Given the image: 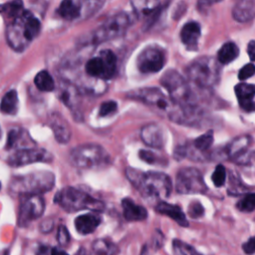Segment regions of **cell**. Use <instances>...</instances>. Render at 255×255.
Instances as JSON below:
<instances>
[{
	"label": "cell",
	"instance_id": "44dd1931",
	"mask_svg": "<svg viewBox=\"0 0 255 255\" xmlns=\"http://www.w3.org/2000/svg\"><path fill=\"white\" fill-rule=\"evenodd\" d=\"M155 210L160 214L170 217L172 220H174L177 224H179L182 227L188 226V221L186 219L185 214L177 205H173L162 200L155 205Z\"/></svg>",
	"mask_w": 255,
	"mask_h": 255
},
{
	"label": "cell",
	"instance_id": "5bb4252c",
	"mask_svg": "<svg viewBox=\"0 0 255 255\" xmlns=\"http://www.w3.org/2000/svg\"><path fill=\"white\" fill-rule=\"evenodd\" d=\"M6 38L11 48L17 51L24 50L27 47V45L30 43L27 41L24 34L23 15L17 18L16 20L12 21V23L8 25L6 30Z\"/></svg>",
	"mask_w": 255,
	"mask_h": 255
},
{
	"label": "cell",
	"instance_id": "9c48e42d",
	"mask_svg": "<svg viewBox=\"0 0 255 255\" xmlns=\"http://www.w3.org/2000/svg\"><path fill=\"white\" fill-rule=\"evenodd\" d=\"M175 190L181 194L205 193L207 186L201 172L197 168L183 167L176 173Z\"/></svg>",
	"mask_w": 255,
	"mask_h": 255
},
{
	"label": "cell",
	"instance_id": "1f68e13d",
	"mask_svg": "<svg viewBox=\"0 0 255 255\" xmlns=\"http://www.w3.org/2000/svg\"><path fill=\"white\" fill-rule=\"evenodd\" d=\"M36 87L43 92H51L55 89V82L52 76L47 71L39 72L35 77Z\"/></svg>",
	"mask_w": 255,
	"mask_h": 255
},
{
	"label": "cell",
	"instance_id": "d4e9b609",
	"mask_svg": "<svg viewBox=\"0 0 255 255\" xmlns=\"http://www.w3.org/2000/svg\"><path fill=\"white\" fill-rule=\"evenodd\" d=\"M82 0H63L59 6V13L66 20H74L82 14Z\"/></svg>",
	"mask_w": 255,
	"mask_h": 255
},
{
	"label": "cell",
	"instance_id": "8d00e7d4",
	"mask_svg": "<svg viewBox=\"0 0 255 255\" xmlns=\"http://www.w3.org/2000/svg\"><path fill=\"white\" fill-rule=\"evenodd\" d=\"M211 179H212L213 184L216 187H221L224 184L225 179H226V170H225V167L222 164H218L215 167V169L212 173Z\"/></svg>",
	"mask_w": 255,
	"mask_h": 255
},
{
	"label": "cell",
	"instance_id": "484cf974",
	"mask_svg": "<svg viewBox=\"0 0 255 255\" xmlns=\"http://www.w3.org/2000/svg\"><path fill=\"white\" fill-rule=\"evenodd\" d=\"M130 4L137 17H147L158 8L159 0H130Z\"/></svg>",
	"mask_w": 255,
	"mask_h": 255
},
{
	"label": "cell",
	"instance_id": "f35d334b",
	"mask_svg": "<svg viewBox=\"0 0 255 255\" xmlns=\"http://www.w3.org/2000/svg\"><path fill=\"white\" fill-rule=\"evenodd\" d=\"M188 215L193 219H198L204 215V207L199 201H193L188 205Z\"/></svg>",
	"mask_w": 255,
	"mask_h": 255
},
{
	"label": "cell",
	"instance_id": "bcb514c9",
	"mask_svg": "<svg viewBox=\"0 0 255 255\" xmlns=\"http://www.w3.org/2000/svg\"><path fill=\"white\" fill-rule=\"evenodd\" d=\"M51 255H69V254L66 253L65 251L61 250L60 248L54 247V248H52V250H51Z\"/></svg>",
	"mask_w": 255,
	"mask_h": 255
},
{
	"label": "cell",
	"instance_id": "f546056e",
	"mask_svg": "<svg viewBox=\"0 0 255 255\" xmlns=\"http://www.w3.org/2000/svg\"><path fill=\"white\" fill-rule=\"evenodd\" d=\"M0 111L7 115H15L18 111V96L14 90L4 95L0 103Z\"/></svg>",
	"mask_w": 255,
	"mask_h": 255
},
{
	"label": "cell",
	"instance_id": "f1b7e54d",
	"mask_svg": "<svg viewBox=\"0 0 255 255\" xmlns=\"http://www.w3.org/2000/svg\"><path fill=\"white\" fill-rule=\"evenodd\" d=\"M118 252L117 245L108 239L94 241L91 248V255H117Z\"/></svg>",
	"mask_w": 255,
	"mask_h": 255
},
{
	"label": "cell",
	"instance_id": "3957f363",
	"mask_svg": "<svg viewBox=\"0 0 255 255\" xmlns=\"http://www.w3.org/2000/svg\"><path fill=\"white\" fill-rule=\"evenodd\" d=\"M55 184V175L50 171H37L14 177L9 190L16 195H40L50 191Z\"/></svg>",
	"mask_w": 255,
	"mask_h": 255
},
{
	"label": "cell",
	"instance_id": "ba28073f",
	"mask_svg": "<svg viewBox=\"0 0 255 255\" xmlns=\"http://www.w3.org/2000/svg\"><path fill=\"white\" fill-rule=\"evenodd\" d=\"M131 24L130 17L124 12L118 13L107 19L94 31L92 42L99 44L123 36Z\"/></svg>",
	"mask_w": 255,
	"mask_h": 255
},
{
	"label": "cell",
	"instance_id": "7bdbcfd3",
	"mask_svg": "<svg viewBox=\"0 0 255 255\" xmlns=\"http://www.w3.org/2000/svg\"><path fill=\"white\" fill-rule=\"evenodd\" d=\"M138 155L139 157L147 162V163H150V164H153L155 162H157V156L156 154H154L153 152L149 151V150H145V149H141L139 152H138Z\"/></svg>",
	"mask_w": 255,
	"mask_h": 255
},
{
	"label": "cell",
	"instance_id": "74e56055",
	"mask_svg": "<svg viewBox=\"0 0 255 255\" xmlns=\"http://www.w3.org/2000/svg\"><path fill=\"white\" fill-rule=\"evenodd\" d=\"M103 0H85L82 7V13L85 16H91L102 6Z\"/></svg>",
	"mask_w": 255,
	"mask_h": 255
},
{
	"label": "cell",
	"instance_id": "83f0119b",
	"mask_svg": "<svg viewBox=\"0 0 255 255\" xmlns=\"http://www.w3.org/2000/svg\"><path fill=\"white\" fill-rule=\"evenodd\" d=\"M239 55V48L233 42H226L217 53V60L221 65H227L234 61Z\"/></svg>",
	"mask_w": 255,
	"mask_h": 255
},
{
	"label": "cell",
	"instance_id": "52a82bcc",
	"mask_svg": "<svg viewBox=\"0 0 255 255\" xmlns=\"http://www.w3.org/2000/svg\"><path fill=\"white\" fill-rule=\"evenodd\" d=\"M69 159L78 168H102L111 162L109 152L103 146L95 143L76 146L70 152Z\"/></svg>",
	"mask_w": 255,
	"mask_h": 255
},
{
	"label": "cell",
	"instance_id": "9a60e30c",
	"mask_svg": "<svg viewBox=\"0 0 255 255\" xmlns=\"http://www.w3.org/2000/svg\"><path fill=\"white\" fill-rule=\"evenodd\" d=\"M140 138L148 146L161 148L165 143L163 129L156 124H147L140 129Z\"/></svg>",
	"mask_w": 255,
	"mask_h": 255
},
{
	"label": "cell",
	"instance_id": "277c9868",
	"mask_svg": "<svg viewBox=\"0 0 255 255\" xmlns=\"http://www.w3.org/2000/svg\"><path fill=\"white\" fill-rule=\"evenodd\" d=\"M129 97L149 106L157 113L164 115L170 121L179 124L181 111L180 108L157 88H142L130 92Z\"/></svg>",
	"mask_w": 255,
	"mask_h": 255
},
{
	"label": "cell",
	"instance_id": "7c38bea8",
	"mask_svg": "<svg viewBox=\"0 0 255 255\" xmlns=\"http://www.w3.org/2000/svg\"><path fill=\"white\" fill-rule=\"evenodd\" d=\"M18 213V225L27 226L35 219L39 218L45 209V200L41 195L23 196Z\"/></svg>",
	"mask_w": 255,
	"mask_h": 255
},
{
	"label": "cell",
	"instance_id": "60d3db41",
	"mask_svg": "<svg viewBox=\"0 0 255 255\" xmlns=\"http://www.w3.org/2000/svg\"><path fill=\"white\" fill-rule=\"evenodd\" d=\"M255 75V65L252 63H248L244 65L238 72V79L241 81H245Z\"/></svg>",
	"mask_w": 255,
	"mask_h": 255
},
{
	"label": "cell",
	"instance_id": "7a4b0ae2",
	"mask_svg": "<svg viewBox=\"0 0 255 255\" xmlns=\"http://www.w3.org/2000/svg\"><path fill=\"white\" fill-rule=\"evenodd\" d=\"M126 175L129 182L148 201L159 202L167 198L171 192V180L162 172L147 171L128 167Z\"/></svg>",
	"mask_w": 255,
	"mask_h": 255
},
{
	"label": "cell",
	"instance_id": "603a6c76",
	"mask_svg": "<svg viewBox=\"0 0 255 255\" xmlns=\"http://www.w3.org/2000/svg\"><path fill=\"white\" fill-rule=\"evenodd\" d=\"M123 213L128 221H141L147 217V211L144 207L135 204L129 198L122 200Z\"/></svg>",
	"mask_w": 255,
	"mask_h": 255
},
{
	"label": "cell",
	"instance_id": "d6986e66",
	"mask_svg": "<svg viewBox=\"0 0 255 255\" xmlns=\"http://www.w3.org/2000/svg\"><path fill=\"white\" fill-rule=\"evenodd\" d=\"M200 36H201V27L195 21L187 22L181 28L180 39H181V42L188 49H194L197 47Z\"/></svg>",
	"mask_w": 255,
	"mask_h": 255
},
{
	"label": "cell",
	"instance_id": "8992f818",
	"mask_svg": "<svg viewBox=\"0 0 255 255\" xmlns=\"http://www.w3.org/2000/svg\"><path fill=\"white\" fill-rule=\"evenodd\" d=\"M54 200L67 212H75L84 209L101 212L105 208L102 201L89 195L85 191L72 186L64 187L58 191Z\"/></svg>",
	"mask_w": 255,
	"mask_h": 255
},
{
	"label": "cell",
	"instance_id": "ac0fdd59",
	"mask_svg": "<svg viewBox=\"0 0 255 255\" xmlns=\"http://www.w3.org/2000/svg\"><path fill=\"white\" fill-rule=\"evenodd\" d=\"M251 142L252 137L250 135H240L229 142V144L225 148V152L230 158L236 161H240L245 155Z\"/></svg>",
	"mask_w": 255,
	"mask_h": 255
},
{
	"label": "cell",
	"instance_id": "ab89813d",
	"mask_svg": "<svg viewBox=\"0 0 255 255\" xmlns=\"http://www.w3.org/2000/svg\"><path fill=\"white\" fill-rule=\"evenodd\" d=\"M117 103L114 102V101H108V102H105L101 105L100 107V110H99V115L101 117H107V116H110L112 114H114L116 111H117Z\"/></svg>",
	"mask_w": 255,
	"mask_h": 255
},
{
	"label": "cell",
	"instance_id": "6da1fadb",
	"mask_svg": "<svg viewBox=\"0 0 255 255\" xmlns=\"http://www.w3.org/2000/svg\"><path fill=\"white\" fill-rule=\"evenodd\" d=\"M160 84L167 91L169 98L180 108L179 125L194 126L201 121L203 115L196 97L189 83L177 71L167 70L161 76Z\"/></svg>",
	"mask_w": 255,
	"mask_h": 255
},
{
	"label": "cell",
	"instance_id": "d590c367",
	"mask_svg": "<svg viewBox=\"0 0 255 255\" xmlns=\"http://www.w3.org/2000/svg\"><path fill=\"white\" fill-rule=\"evenodd\" d=\"M236 207L242 212H252L255 209V193L245 194L237 202Z\"/></svg>",
	"mask_w": 255,
	"mask_h": 255
},
{
	"label": "cell",
	"instance_id": "e0dca14e",
	"mask_svg": "<svg viewBox=\"0 0 255 255\" xmlns=\"http://www.w3.org/2000/svg\"><path fill=\"white\" fill-rule=\"evenodd\" d=\"M232 17L239 23H247L255 19V0H236Z\"/></svg>",
	"mask_w": 255,
	"mask_h": 255
},
{
	"label": "cell",
	"instance_id": "681fc988",
	"mask_svg": "<svg viewBox=\"0 0 255 255\" xmlns=\"http://www.w3.org/2000/svg\"><path fill=\"white\" fill-rule=\"evenodd\" d=\"M0 189H1V183H0Z\"/></svg>",
	"mask_w": 255,
	"mask_h": 255
},
{
	"label": "cell",
	"instance_id": "5b68a950",
	"mask_svg": "<svg viewBox=\"0 0 255 255\" xmlns=\"http://www.w3.org/2000/svg\"><path fill=\"white\" fill-rule=\"evenodd\" d=\"M186 75L189 81L199 88H212L220 79V63L213 57H199L188 65Z\"/></svg>",
	"mask_w": 255,
	"mask_h": 255
},
{
	"label": "cell",
	"instance_id": "ffe728a7",
	"mask_svg": "<svg viewBox=\"0 0 255 255\" xmlns=\"http://www.w3.org/2000/svg\"><path fill=\"white\" fill-rule=\"evenodd\" d=\"M59 98L60 100L73 112H78L79 109V93L77 89L70 83L59 84Z\"/></svg>",
	"mask_w": 255,
	"mask_h": 255
},
{
	"label": "cell",
	"instance_id": "8fae6325",
	"mask_svg": "<svg viewBox=\"0 0 255 255\" xmlns=\"http://www.w3.org/2000/svg\"><path fill=\"white\" fill-rule=\"evenodd\" d=\"M165 53L159 47H146L137 56L136 64L141 73L150 74L159 72L165 64Z\"/></svg>",
	"mask_w": 255,
	"mask_h": 255
},
{
	"label": "cell",
	"instance_id": "7402d4cb",
	"mask_svg": "<svg viewBox=\"0 0 255 255\" xmlns=\"http://www.w3.org/2000/svg\"><path fill=\"white\" fill-rule=\"evenodd\" d=\"M50 127L54 131V135L57 141L61 143H66L70 140L71 129L66 123V121L59 115L53 114L50 117Z\"/></svg>",
	"mask_w": 255,
	"mask_h": 255
},
{
	"label": "cell",
	"instance_id": "f6af8a7d",
	"mask_svg": "<svg viewBox=\"0 0 255 255\" xmlns=\"http://www.w3.org/2000/svg\"><path fill=\"white\" fill-rule=\"evenodd\" d=\"M247 53L251 61H255V40H251L247 45Z\"/></svg>",
	"mask_w": 255,
	"mask_h": 255
},
{
	"label": "cell",
	"instance_id": "4fadbf2b",
	"mask_svg": "<svg viewBox=\"0 0 255 255\" xmlns=\"http://www.w3.org/2000/svg\"><path fill=\"white\" fill-rule=\"evenodd\" d=\"M53 160V155L43 148L27 147L21 148L11 154L8 158V164L13 167H19L33 162L43 161L50 162Z\"/></svg>",
	"mask_w": 255,
	"mask_h": 255
},
{
	"label": "cell",
	"instance_id": "b9f144b4",
	"mask_svg": "<svg viewBox=\"0 0 255 255\" xmlns=\"http://www.w3.org/2000/svg\"><path fill=\"white\" fill-rule=\"evenodd\" d=\"M57 240L58 243L62 246H66L69 244L70 242V234L69 231L67 230V228L64 225L59 226L58 228V232H57Z\"/></svg>",
	"mask_w": 255,
	"mask_h": 255
},
{
	"label": "cell",
	"instance_id": "836d02e7",
	"mask_svg": "<svg viewBox=\"0 0 255 255\" xmlns=\"http://www.w3.org/2000/svg\"><path fill=\"white\" fill-rule=\"evenodd\" d=\"M29 137V135L26 133L25 130L20 129V128H13L9 131L8 133V138H7V142H6V149H11L14 148L17 145H21L23 142L22 139Z\"/></svg>",
	"mask_w": 255,
	"mask_h": 255
},
{
	"label": "cell",
	"instance_id": "c3c4849f",
	"mask_svg": "<svg viewBox=\"0 0 255 255\" xmlns=\"http://www.w3.org/2000/svg\"><path fill=\"white\" fill-rule=\"evenodd\" d=\"M0 137H1V128H0Z\"/></svg>",
	"mask_w": 255,
	"mask_h": 255
},
{
	"label": "cell",
	"instance_id": "d6a6232c",
	"mask_svg": "<svg viewBox=\"0 0 255 255\" xmlns=\"http://www.w3.org/2000/svg\"><path fill=\"white\" fill-rule=\"evenodd\" d=\"M212 143H213V131L208 130L205 133L201 134L200 136L196 137L191 143V145L195 150L204 152L212 145Z\"/></svg>",
	"mask_w": 255,
	"mask_h": 255
},
{
	"label": "cell",
	"instance_id": "ee69618b",
	"mask_svg": "<svg viewBox=\"0 0 255 255\" xmlns=\"http://www.w3.org/2000/svg\"><path fill=\"white\" fill-rule=\"evenodd\" d=\"M242 249L244 253L247 255L255 254V236L251 237L246 242H244L242 245Z\"/></svg>",
	"mask_w": 255,
	"mask_h": 255
},
{
	"label": "cell",
	"instance_id": "cb8c5ba5",
	"mask_svg": "<svg viewBox=\"0 0 255 255\" xmlns=\"http://www.w3.org/2000/svg\"><path fill=\"white\" fill-rule=\"evenodd\" d=\"M100 223H101V218L92 213L80 215L75 219L76 230L82 235L93 233L97 229Z\"/></svg>",
	"mask_w": 255,
	"mask_h": 255
},
{
	"label": "cell",
	"instance_id": "2e32d148",
	"mask_svg": "<svg viewBox=\"0 0 255 255\" xmlns=\"http://www.w3.org/2000/svg\"><path fill=\"white\" fill-rule=\"evenodd\" d=\"M234 90L240 108L248 113L255 111V102L253 101L255 96V85L240 83L235 86Z\"/></svg>",
	"mask_w": 255,
	"mask_h": 255
},
{
	"label": "cell",
	"instance_id": "7dc6e473",
	"mask_svg": "<svg viewBox=\"0 0 255 255\" xmlns=\"http://www.w3.org/2000/svg\"><path fill=\"white\" fill-rule=\"evenodd\" d=\"M210 3H216V2H220L221 0H208Z\"/></svg>",
	"mask_w": 255,
	"mask_h": 255
},
{
	"label": "cell",
	"instance_id": "30bf717a",
	"mask_svg": "<svg viewBox=\"0 0 255 255\" xmlns=\"http://www.w3.org/2000/svg\"><path fill=\"white\" fill-rule=\"evenodd\" d=\"M87 74L93 78L108 80L114 77L117 70V58L110 50L102 51L99 56L91 58L85 67Z\"/></svg>",
	"mask_w": 255,
	"mask_h": 255
},
{
	"label": "cell",
	"instance_id": "e575fe53",
	"mask_svg": "<svg viewBox=\"0 0 255 255\" xmlns=\"http://www.w3.org/2000/svg\"><path fill=\"white\" fill-rule=\"evenodd\" d=\"M172 250L174 255H202L197 252L191 245L179 239H173Z\"/></svg>",
	"mask_w": 255,
	"mask_h": 255
},
{
	"label": "cell",
	"instance_id": "4316f807",
	"mask_svg": "<svg viewBox=\"0 0 255 255\" xmlns=\"http://www.w3.org/2000/svg\"><path fill=\"white\" fill-rule=\"evenodd\" d=\"M23 23H24V34L28 42H31L40 32L41 24L40 21L34 17L30 12L25 11L23 14Z\"/></svg>",
	"mask_w": 255,
	"mask_h": 255
},
{
	"label": "cell",
	"instance_id": "4dcf8cb0",
	"mask_svg": "<svg viewBox=\"0 0 255 255\" xmlns=\"http://www.w3.org/2000/svg\"><path fill=\"white\" fill-rule=\"evenodd\" d=\"M0 12L6 18H10L16 20L17 18L21 17L25 12L23 9V3L21 0H13L8 2L0 7Z\"/></svg>",
	"mask_w": 255,
	"mask_h": 255
}]
</instances>
